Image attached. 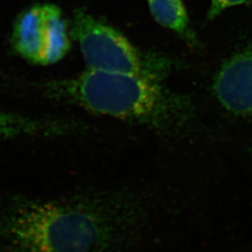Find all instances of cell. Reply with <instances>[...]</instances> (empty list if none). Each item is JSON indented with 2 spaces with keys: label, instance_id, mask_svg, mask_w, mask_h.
<instances>
[{
  "label": "cell",
  "instance_id": "obj_1",
  "mask_svg": "<svg viewBox=\"0 0 252 252\" xmlns=\"http://www.w3.org/2000/svg\"><path fill=\"white\" fill-rule=\"evenodd\" d=\"M155 205L131 189L56 199L17 197L0 208L3 252H130L153 224Z\"/></svg>",
  "mask_w": 252,
  "mask_h": 252
},
{
  "label": "cell",
  "instance_id": "obj_2",
  "mask_svg": "<svg viewBox=\"0 0 252 252\" xmlns=\"http://www.w3.org/2000/svg\"><path fill=\"white\" fill-rule=\"evenodd\" d=\"M44 91L54 99L144 126L168 139H183L202 130L191 98L159 80L86 69L70 79L47 83Z\"/></svg>",
  "mask_w": 252,
  "mask_h": 252
},
{
  "label": "cell",
  "instance_id": "obj_3",
  "mask_svg": "<svg viewBox=\"0 0 252 252\" xmlns=\"http://www.w3.org/2000/svg\"><path fill=\"white\" fill-rule=\"evenodd\" d=\"M70 36L79 43L90 70L133 74L163 81L175 67L171 60L140 51L115 28L83 9L74 12Z\"/></svg>",
  "mask_w": 252,
  "mask_h": 252
},
{
  "label": "cell",
  "instance_id": "obj_4",
  "mask_svg": "<svg viewBox=\"0 0 252 252\" xmlns=\"http://www.w3.org/2000/svg\"><path fill=\"white\" fill-rule=\"evenodd\" d=\"M70 30L54 4H37L16 19L11 36L15 52L30 63L48 65L62 60L70 49Z\"/></svg>",
  "mask_w": 252,
  "mask_h": 252
},
{
  "label": "cell",
  "instance_id": "obj_5",
  "mask_svg": "<svg viewBox=\"0 0 252 252\" xmlns=\"http://www.w3.org/2000/svg\"><path fill=\"white\" fill-rule=\"evenodd\" d=\"M212 89L217 101L229 113L252 114V42L222 63Z\"/></svg>",
  "mask_w": 252,
  "mask_h": 252
},
{
  "label": "cell",
  "instance_id": "obj_6",
  "mask_svg": "<svg viewBox=\"0 0 252 252\" xmlns=\"http://www.w3.org/2000/svg\"><path fill=\"white\" fill-rule=\"evenodd\" d=\"M85 123L60 118L30 117L0 109V142L22 137H58L85 134Z\"/></svg>",
  "mask_w": 252,
  "mask_h": 252
},
{
  "label": "cell",
  "instance_id": "obj_7",
  "mask_svg": "<svg viewBox=\"0 0 252 252\" xmlns=\"http://www.w3.org/2000/svg\"><path fill=\"white\" fill-rule=\"evenodd\" d=\"M148 3L153 18L159 25L176 32L189 42L196 40L182 0H148Z\"/></svg>",
  "mask_w": 252,
  "mask_h": 252
},
{
  "label": "cell",
  "instance_id": "obj_8",
  "mask_svg": "<svg viewBox=\"0 0 252 252\" xmlns=\"http://www.w3.org/2000/svg\"><path fill=\"white\" fill-rule=\"evenodd\" d=\"M251 0H210V6L207 12V19L214 20L220 15L225 9L234 6L242 5Z\"/></svg>",
  "mask_w": 252,
  "mask_h": 252
}]
</instances>
